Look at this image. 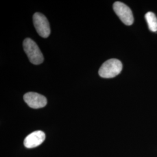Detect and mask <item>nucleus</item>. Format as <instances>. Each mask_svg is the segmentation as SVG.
<instances>
[{"mask_svg":"<svg viewBox=\"0 0 157 157\" xmlns=\"http://www.w3.org/2000/svg\"><path fill=\"white\" fill-rule=\"evenodd\" d=\"M23 49L29 58V61L34 65H39L44 61V56L36 43L29 38L23 43Z\"/></svg>","mask_w":157,"mask_h":157,"instance_id":"f257e3e1","label":"nucleus"},{"mask_svg":"<svg viewBox=\"0 0 157 157\" xmlns=\"http://www.w3.org/2000/svg\"><path fill=\"white\" fill-rule=\"evenodd\" d=\"M122 70V64L117 59H111L104 62L99 69L101 78H112L117 76Z\"/></svg>","mask_w":157,"mask_h":157,"instance_id":"f03ea898","label":"nucleus"},{"mask_svg":"<svg viewBox=\"0 0 157 157\" xmlns=\"http://www.w3.org/2000/svg\"><path fill=\"white\" fill-rule=\"evenodd\" d=\"M113 9L124 24L130 26L133 23V15L129 6L123 2L117 1L113 4Z\"/></svg>","mask_w":157,"mask_h":157,"instance_id":"7ed1b4c3","label":"nucleus"},{"mask_svg":"<svg viewBox=\"0 0 157 157\" xmlns=\"http://www.w3.org/2000/svg\"><path fill=\"white\" fill-rule=\"evenodd\" d=\"M33 23L34 28L41 37L47 38L50 36V24L44 15L39 12L35 13L33 15Z\"/></svg>","mask_w":157,"mask_h":157,"instance_id":"20e7f679","label":"nucleus"},{"mask_svg":"<svg viewBox=\"0 0 157 157\" xmlns=\"http://www.w3.org/2000/svg\"><path fill=\"white\" fill-rule=\"evenodd\" d=\"M23 99L29 107L34 109L44 107L47 103V98L44 96L34 92H29L25 94Z\"/></svg>","mask_w":157,"mask_h":157,"instance_id":"39448f33","label":"nucleus"},{"mask_svg":"<svg viewBox=\"0 0 157 157\" xmlns=\"http://www.w3.org/2000/svg\"><path fill=\"white\" fill-rule=\"evenodd\" d=\"M45 139V133L43 131H35L25 139L24 146L28 148H34L41 144Z\"/></svg>","mask_w":157,"mask_h":157,"instance_id":"423d86ee","label":"nucleus"},{"mask_svg":"<svg viewBox=\"0 0 157 157\" xmlns=\"http://www.w3.org/2000/svg\"><path fill=\"white\" fill-rule=\"evenodd\" d=\"M145 18L149 29L153 32H157V18L155 15L152 12H148L146 13Z\"/></svg>","mask_w":157,"mask_h":157,"instance_id":"0eeeda50","label":"nucleus"}]
</instances>
